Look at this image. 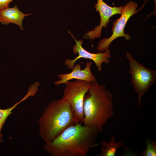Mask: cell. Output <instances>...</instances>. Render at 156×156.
Wrapping results in <instances>:
<instances>
[{"label":"cell","mask_w":156,"mask_h":156,"mask_svg":"<svg viewBox=\"0 0 156 156\" xmlns=\"http://www.w3.org/2000/svg\"><path fill=\"white\" fill-rule=\"evenodd\" d=\"M138 7V3L132 1H129L124 6L121 16L112 23V35L108 38H103L99 42L96 48L98 51L103 52L109 49L110 44L117 38L123 37L127 41L130 39V36L124 33V29L129 18L139 11L136 10Z\"/></svg>","instance_id":"obj_6"},{"label":"cell","mask_w":156,"mask_h":156,"mask_svg":"<svg viewBox=\"0 0 156 156\" xmlns=\"http://www.w3.org/2000/svg\"><path fill=\"white\" fill-rule=\"evenodd\" d=\"M25 100L24 98H23L19 102L16 103L11 107L4 109L0 108V143L2 142L3 141V135L1 133V129L6 119L12 113V110L16 105Z\"/></svg>","instance_id":"obj_12"},{"label":"cell","mask_w":156,"mask_h":156,"mask_svg":"<svg viewBox=\"0 0 156 156\" xmlns=\"http://www.w3.org/2000/svg\"><path fill=\"white\" fill-rule=\"evenodd\" d=\"M38 123L39 134L45 143L52 141L67 128L77 123L70 105L62 98L50 102Z\"/></svg>","instance_id":"obj_3"},{"label":"cell","mask_w":156,"mask_h":156,"mask_svg":"<svg viewBox=\"0 0 156 156\" xmlns=\"http://www.w3.org/2000/svg\"><path fill=\"white\" fill-rule=\"evenodd\" d=\"M98 145L101 146V151L96 156H115L118 150L122 147L124 144L121 141L116 142L115 137L112 135L109 142H107L103 140Z\"/></svg>","instance_id":"obj_11"},{"label":"cell","mask_w":156,"mask_h":156,"mask_svg":"<svg viewBox=\"0 0 156 156\" xmlns=\"http://www.w3.org/2000/svg\"><path fill=\"white\" fill-rule=\"evenodd\" d=\"M90 83L77 80L68 81L65 84L62 98L70 105L77 123H83L84 98L89 90Z\"/></svg>","instance_id":"obj_5"},{"label":"cell","mask_w":156,"mask_h":156,"mask_svg":"<svg viewBox=\"0 0 156 156\" xmlns=\"http://www.w3.org/2000/svg\"><path fill=\"white\" fill-rule=\"evenodd\" d=\"M146 150H144L141 153L143 156H156V143L155 141L149 139L146 140Z\"/></svg>","instance_id":"obj_13"},{"label":"cell","mask_w":156,"mask_h":156,"mask_svg":"<svg viewBox=\"0 0 156 156\" xmlns=\"http://www.w3.org/2000/svg\"><path fill=\"white\" fill-rule=\"evenodd\" d=\"M94 5L96 11H98L100 17V23L99 26L86 32L83 36L84 38L93 40L95 38H100L103 27L106 28L111 21L110 18L116 14H121L124 6L117 7H111L105 3L103 0H97Z\"/></svg>","instance_id":"obj_8"},{"label":"cell","mask_w":156,"mask_h":156,"mask_svg":"<svg viewBox=\"0 0 156 156\" xmlns=\"http://www.w3.org/2000/svg\"><path fill=\"white\" fill-rule=\"evenodd\" d=\"M148 0H144V3L143 4L142 6L139 9H138L139 10H140L142 8L144 7L145 4V3H146V1H148ZM153 0L155 2V11L153 12V13H153V14L154 15H155L156 10V0Z\"/></svg>","instance_id":"obj_15"},{"label":"cell","mask_w":156,"mask_h":156,"mask_svg":"<svg viewBox=\"0 0 156 156\" xmlns=\"http://www.w3.org/2000/svg\"><path fill=\"white\" fill-rule=\"evenodd\" d=\"M68 32L75 42V44L73 47V51L75 54H78L77 57L73 60H66L64 64L67 66L68 68L72 69L77 61L81 58L92 60L97 67L98 70L99 71H102V64L103 62L106 64L110 62L109 59L111 58L110 49H108L102 53H91L82 47L83 42L82 40H77L70 31Z\"/></svg>","instance_id":"obj_7"},{"label":"cell","mask_w":156,"mask_h":156,"mask_svg":"<svg viewBox=\"0 0 156 156\" xmlns=\"http://www.w3.org/2000/svg\"><path fill=\"white\" fill-rule=\"evenodd\" d=\"M98 132L77 123L65 129L52 141L45 143L43 149L52 156H86L95 144Z\"/></svg>","instance_id":"obj_1"},{"label":"cell","mask_w":156,"mask_h":156,"mask_svg":"<svg viewBox=\"0 0 156 156\" xmlns=\"http://www.w3.org/2000/svg\"><path fill=\"white\" fill-rule=\"evenodd\" d=\"M14 0H0V10L9 7L10 4Z\"/></svg>","instance_id":"obj_14"},{"label":"cell","mask_w":156,"mask_h":156,"mask_svg":"<svg viewBox=\"0 0 156 156\" xmlns=\"http://www.w3.org/2000/svg\"><path fill=\"white\" fill-rule=\"evenodd\" d=\"M32 14H24L19 10L15 4L13 7H8L0 10V23L5 25L10 23H13L18 25L21 30H23V19L25 16Z\"/></svg>","instance_id":"obj_10"},{"label":"cell","mask_w":156,"mask_h":156,"mask_svg":"<svg viewBox=\"0 0 156 156\" xmlns=\"http://www.w3.org/2000/svg\"><path fill=\"white\" fill-rule=\"evenodd\" d=\"M105 86L98 81L90 83L83 102L84 125L92 127L98 132L102 131V126L114 115L112 94L106 90Z\"/></svg>","instance_id":"obj_2"},{"label":"cell","mask_w":156,"mask_h":156,"mask_svg":"<svg viewBox=\"0 0 156 156\" xmlns=\"http://www.w3.org/2000/svg\"><path fill=\"white\" fill-rule=\"evenodd\" d=\"M126 55L130 66L129 71L131 75V83L138 94V105L140 106L142 96L155 81L156 71L139 63L129 53L127 52Z\"/></svg>","instance_id":"obj_4"},{"label":"cell","mask_w":156,"mask_h":156,"mask_svg":"<svg viewBox=\"0 0 156 156\" xmlns=\"http://www.w3.org/2000/svg\"><path fill=\"white\" fill-rule=\"evenodd\" d=\"M92 64V62L87 61L86 67L83 69H81L80 64H77L74 65L70 73L59 74L57 77L59 80L55 82V84L58 85L62 84H65L68 81L74 79L89 82L96 81L95 76L91 71V67Z\"/></svg>","instance_id":"obj_9"}]
</instances>
